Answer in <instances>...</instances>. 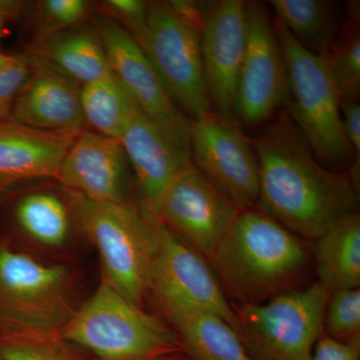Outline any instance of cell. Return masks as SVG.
<instances>
[{"instance_id": "1", "label": "cell", "mask_w": 360, "mask_h": 360, "mask_svg": "<svg viewBox=\"0 0 360 360\" xmlns=\"http://www.w3.org/2000/svg\"><path fill=\"white\" fill-rule=\"evenodd\" d=\"M253 142L259 165L257 208L300 238L316 239L357 212L359 191L347 172L315 158L288 112Z\"/></svg>"}, {"instance_id": "2", "label": "cell", "mask_w": 360, "mask_h": 360, "mask_svg": "<svg viewBox=\"0 0 360 360\" xmlns=\"http://www.w3.org/2000/svg\"><path fill=\"white\" fill-rule=\"evenodd\" d=\"M225 295L258 304L295 290L309 265L304 240L255 208L241 210L210 258Z\"/></svg>"}, {"instance_id": "3", "label": "cell", "mask_w": 360, "mask_h": 360, "mask_svg": "<svg viewBox=\"0 0 360 360\" xmlns=\"http://www.w3.org/2000/svg\"><path fill=\"white\" fill-rule=\"evenodd\" d=\"M274 25L288 70L291 118L324 167L349 169L354 155L343 130L328 54L307 51L283 25L276 20Z\"/></svg>"}, {"instance_id": "4", "label": "cell", "mask_w": 360, "mask_h": 360, "mask_svg": "<svg viewBox=\"0 0 360 360\" xmlns=\"http://www.w3.org/2000/svg\"><path fill=\"white\" fill-rule=\"evenodd\" d=\"M70 342L103 360H156L179 349V338L105 278L61 330Z\"/></svg>"}, {"instance_id": "5", "label": "cell", "mask_w": 360, "mask_h": 360, "mask_svg": "<svg viewBox=\"0 0 360 360\" xmlns=\"http://www.w3.org/2000/svg\"><path fill=\"white\" fill-rule=\"evenodd\" d=\"M68 193L78 219L99 251L106 281L141 307L149 291L158 250V220L148 219L130 205Z\"/></svg>"}, {"instance_id": "6", "label": "cell", "mask_w": 360, "mask_h": 360, "mask_svg": "<svg viewBox=\"0 0 360 360\" xmlns=\"http://www.w3.org/2000/svg\"><path fill=\"white\" fill-rule=\"evenodd\" d=\"M73 310L65 267L0 248V322L18 340H44L63 330Z\"/></svg>"}, {"instance_id": "7", "label": "cell", "mask_w": 360, "mask_h": 360, "mask_svg": "<svg viewBox=\"0 0 360 360\" xmlns=\"http://www.w3.org/2000/svg\"><path fill=\"white\" fill-rule=\"evenodd\" d=\"M329 295L316 281L267 302L233 307L238 335L252 359H309L323 330Z\"/></svg>"}, {"instance_id": "8", "label": "cell", "mask_w": 360, "mask_h": 360, "mask_svg": "<svg viewBox=\"0 0 360 360\" xmlns=\"http://www.w3.org/2000/svg\"><path fill=\"white\" fill-rule=\"evenodd\" d=\"M200 32V26L180 15L170 1H151L146 30L136 40L168 96L191 122L212 112L201 59Z\"/></svg>"}, {"instance_id": "9", "label": "cell", "mask_w": 360, "mask_h": 360, "mask_svg": "<svg viewBox=\"0 0 360 360\" xmlns=\"http://www.w3.org/2000/svg\"><path fill=\"white\" fill-rule=\"evenodd\" d=\"M158 231L149 291L163 314L170 319L184 312H207L224 319L238 333L236 311L207 259L158 220Z\"/></svg>"}, {"instance_id": "10", "label": "cell", "mask_w": 360, "mask_h": 360, "mask_svg": "<svg viewBox=\"0 0 360 360\" xmlns=\"http://www.w3.org/2000/svg\"><path fill=\"white\" fill-rule=\"evenodd\" d=\"M248 37L239 70L236 120L246 127L266 122L288 97V77L281 44L264 4L246 2Z\"/></svg>"}, {"instance_id": "11", "label": "cell", "mask_w": 360, "mask_h": 360, "mask_svg": "<svg viewBox=\"0 0 360 360\" xmlns=\"http://www.w3.org/2000/svg\"><path fill=\"white\" fill-rule=\"evenodd\" d=\"M193 165L240 210L257 207L259 165L251 139L238 122L212 112L193 122Z\"/></svg>"}, {"instance_id": "12", "label": "cell", "mask_w": 360, "mask_h": 360, "mask_svg": "<svg viewBox=\"0 0 360 360\" xmlns=\"http://www.w3.org/2000/svg\"><path fill=\"white\" fill-rule=\"evenodd\" d=\"M240 210L193 165L163 194L156 220L208 262Z\"/></svg>"}, {"instance_id": "13", "label": "cell", "mask_w": 360, "mask_h": 360, "mask_svg": "<svg viewBox=\"0 0 360 360\" xmlns=\"http://www.w3.org/2000/svg\"><path fill=\"white\" fill-rule=\"evenodd\" d=\"M246 37V1L210 2L200 32L206 89L213 112L236 122V85Z\"/></svg>"}, {"instance_id": "14", "label": "cell", "mask_w": 360, "mask_h": 360, "mask_svg": "<svg viewBox=\"0 0 360 360\" xmlns=\"http://www.w3.org/2000/svg\"><path fill=\"white\" fill-rule=\"evenodd\" d=\"M120 141L141 193L142 213L156 220L163 194L193 165L191 135L176 134L139 110Z\"/></svg>"}, {"instance_id": "15", "label": "cell", "mask_w": 360, "mask_h": 360, "mask_svg": "<svg viewBox=\"0 0 360 360\" xmlns=\"http://www.w3.org/2000/svg\"><path fill=\"white\" fill-rule=\"evenodd\" d=\"M94 20L111 72L142 112L176 134L191 135L193 122L175 106L141 45L110 18L98 14Z\"/></svg>"}, {"instance_id": "16", "label": "cell", "mask_w": 360, "mask_h": 360, "mask_svg": "<svg viewBox=\"0 0 360 360\" xmlns=\"http://www.w3.org/2000/svg\"><path fill=\"white\" fill-rule=\"evenodd\" d=\"M130 170L120 139L85 129L68 148L56 179L66 191L89 200L130 205Z\"/></svg>"}, {"instance_id": "17", "label": "cell", "mask_w": 360, "mask_h": 360, "mask_svg": "<svg viewBox=\"0 0 360 360\" xmlns=\"http://www.w3.org/2000/svg\"><path fill=\"white\" fill-rule=\"evenodd\" d=\"M26 56L30 77L8 120L46 131H84L86 124L80 105L82 85L44 58L28 53Z\"/></svg>"}, {"instance_id": "18", "label": "cell", "mask_w": 360, "mask_h": 360, "mask_svg": "<svg viewBox=\"0 0 360 360\" xmlns=\"http://www.w3.org/2000/svg\"><path fill=\"white\" fill-rule=\"evenodd\" d=\"M79 134L46 131L8 118L0 120V188L23 180L56 179Z\"/></svg>"}, {"instance_id": "19", "label": "cell", "mask_w": 360, "mask_h": 360, "mask_svg": "<svg viewBox=\"0 0 360 360\" xmlns=\"http://www.w3.org/2000/svg\"><path fill=\"white\" fill-rule=\"evenodd\" d=\"M28 54L49 61L80 85L111 72L96 28L84 25L35 40Z\"/></svg>"}, {"instance_id": "20", "label": "cell", "mask_w": 360, "mask_h": 360, "mask_svg": "<svg viewBox=\"0 0 360 360\" xmlns=\"http://www.w3.org/2000/svg\"><path fill=\"white\" fill-rule=\"evenodd\" d=\"M319 281L329 293L360 288V217L352 213L315 239Z\"/></svg>"}, {"instance_id": "21", "label": "cell", "mask_w": 360, "mask_h": 360, "mask_svg": "<svg viewBox=\"0 0 360 360\" xmlns=\"http://www.w3.org/2000/svg\"><path fill=\"white\" fill-rule=\"evenodd\" d=\"M169 321L193 360H253L236 329L217 315L184 312Z\"/></svg>"}, {"instance_id": "22", "label": "cell", "mask_w": 360, "mask_h": 360, "mask_svg": "<svg viewBox=\"0 0 360 360\" xmlns=\"http://www.w3.org/2000/svg\"><path fill=\"white\" fill-rule=\"evenodd\" d=\"M276 21L307 51L328 54L336 44V4L326 0H271Z\"/></svg>"}, {"instance_id": "23", "label": "cell", "mask_w": 360, "mask_h": 360, "mask_svg": "<svg viewBox=\"0 0 360 360\" xmlns=\"http://www.w3.org/2000/svg\"><path fill=\"white\" fill-rule=\"evenodd\" d=\"M80 105L85 124L91 131L116 139H120L141 110L112 72L82 85Z\"/></svg>"}, {"instance_id": "24", "label": "cell", "mask_w": 360, "mask_h": 360, "mask_svg": "<svg viewBox=\"0 0 360 360\" xmlns=\"http://www.w3.org/2000/svg\"><path fill=\"white\" fill-rule=\"evenodd\" d=\"M14 214L20 229L41 245L59 246L68 238V208L54 194L35 193L23 196L16 205Z\"/></svg>"}, {"instance_id": "25", "label": "cell", "mask_w": 360, "mask_h": 360, "mask_svg": "<svg viewBox=\"0 0 360 360\" xmlns=\"http://www.w3.org/2000/svg\"><path fill=\"white\" fill-rule=\"evenodd\" d=\"M345 34L328 54L329 68L341 103L359 101L360 92L359 4H349Z\"/></svg>"}, {"instance_id": "26", "label": "cell", "mask_w": 360, "mask_h": 360, "mask_svg": "<svg viewBox=\"0 0 360 360\" xmlns=\"http://www.w3.org/2000/svg\"><path fill=\"white\" fill-rule=\"evenodd\" d=\"M326 335L345 343H360V288L329 295L324 312Z\"/></svg>"}, {"instance_id": "27", "label": "cell", "mask_w": 360, "mask_h": 360, "mask_svg": "<svg viewBox=\"0 0 360 360\" xmlns=\"http://www.w3.org/2000/svg\"><path fill=\"white\" fill-rule=\"evenodd\" d=\"M91 4L84 0H44L37 2L33 14L35 40L82 25Z\"/></svg>"}, {"instance_id": "28", "label": "cell", "mask_w": 360, "mask_h": 360, "mask_svg": "<svg viewBox=\"0 0 360 360\" xmlns=\"http://www.w3.org/2000/svg\"><path fill=\"white\" fill-rule=\"evenodd\" d=\"M101 15L115 21L135 40L141 39L148 20V2L141 0H106L101 2Z\"/></svg>"}, {"instance_id": "29", "label": "cell", "mask_w": 360, "mask_h": 360, "mask_svg": "<svg viewBox=\"0 0 360 360\" xmlns=\"http://www.w3.org/2000/svg\"><path fill=\"white\" fill-rule=\"evenodd\" d=\"M30 65L27 56L16 58L13 65L0 68V120L8 118L18 94L28 80Z\"/></svg>"}, {"instance_id": "30", "label": "cell", "mask_w": 360, "mask_h": 360, "mask_svg": "<svg viewBox=\"0 0 360 360\" xmlns=\"http://www.w3.org/2000/svg\"><path fill=\"white\" fill-rule=\"evenodd\" d=\"M341 120L343 130L350 148L354 151V160L348 169V175L357 191L360 187V105L359 101L341 103Z\"/></svg>"}, {"instance_id": "31", "label": "cell", "mask_w": 360, "mask_h": 360, "mask_svg": "<svg viewBox=\"0 0 360 360\" xmlns=\"http://www.w3.org/2000/svg\"><path fill=\"white\" fill-rule=\"evenodd\" d=\"M4 360H65L44 340H16L0 348Z\"/></svg>"}, {"instance_id": "32", "label": "cell", "mask_w": 360, "mask_h": 360, "mask_svg": "<svg viewBox=\"0 0 360 360\" xmlns=\"http://www.w3.org/2000/svg\"><path fill=\"white\" fill-rule=\"evenodd\" d=\"M360 343L340 342L323 333L307 360H359Z\"/></svg>"}, {"instance_id": "33", "label": "cell", "mask_w": 360, "mask_h": 360, "mask_svg": "<svg viewBox=\"0 0 360 360\" xmlns=\"http://www.w3.org/2000/svg\"><path fill=\"white\" fill-rule=\"evenodd\" d=\"M23 4L13 0H0V13L6 18H13L20 15L22 11Z\"/></svg>"}, {"instance_id": "34", "label": "cell", "mask_w": 360, "mask_h": 360, "mask_svg": "<svg viewBox=\"0 0 360 360\" xmlns=\"http://www.w3.org/2000/svg\"><path fill=\"white\" fill-rule=\"evenodd\" d=\"M16 58L14 56H6V54L0 52V68H6V66L13 65Z\"/></svg>"}, {"instance_id": "35", "label": "cell", "mask_w": 360, "mask_h": 360, "mask_svg": "<svg viewBox=\"0 0 360 360\" xmlns=\"http://www.w3.org/2000/svg\"><path fill=\"white\" fill-rule=\"evenodd\" d=\"M6 16H4V14L0 13V34H1L2 23H4V20H6Z\"/></svg>"}, {"instance_id": "36", "label": "cell", "mask_w": 360, "mask_h": 360, "mask_svg": "<svg viewBox=\"0 0 360 360\" xmlns=\"http://www.w3.org/2000/svg\"><path fill=\"white\" fill-rule=\"evenodd\" d=\"M156 360H158V359H156Z\"/></svg>"}]
</instances>
